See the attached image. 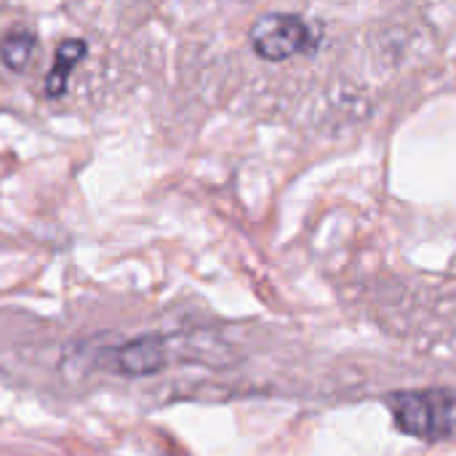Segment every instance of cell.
<instances>
[{
	"label": "cell",
	"instance_id": "7a4b0ae2",
	"mask_svg": "<svg viewBox=\"0 0 456 456\" xmlns=\"http://www.w3.org/2000/svg\"><path fill=\"white\" fill-rule=\"evenodd\" d=\"M248 40L256 56L267 61H283L302 51H310L315 35L313 27L294 13H267L254 21Z\"/></svg>",
	"mask_w": 456,
	"mask_h": 456
},
{
	"label": "cell",
	"instance_id": "6da1fadb",
	"mask_svg": "<svg viewBox=\"0 0 456 456\" xmlns=\"http://www.w3.org/2000/svg\"><path fill=\"white\" fill-rule=\"evenodd\" d=\"M390 414L401 433L422 441L456 438V390H401L387 398Z\"/></svg>",
	"mask_w": 456,
	"mask_h": 456
},
{
	"label": "cell",
	"instance_id": "3957f363",
	"mask_svg": "<svg viewBox=\"0 0 456 456\" xmlns=\"http://www.w3.org/2000/svg\"><path fill=\"white\" fill-rule=\"evenodd\" d=\"M104 366L126 377H150L168 366V347L160 337H139L102 355Z\"/></svg>",
	"mask_w": 456,
	"mask_h": 456
},
{
	"label": "cell",
	"instance_id": "5b68a950",
	"mask_svg": "<svg viewBox=\"0 0 456 456\" xmlns=\"http://www.w3.org/2000/svg\"><path fill=\"white\" fill-rule=\"evenodd\" d=\"M32 51H35V35L27 32V29H16V32L5 35L3 43H0V56H3L5 67L13 69V72L27 67Z\"/></svg>",
	"mask_w": 456,
	"mask_h": 456
},
{
	"label": "cell",
	"instance_id": "277c9868",
	"mask_svg": "<svg viewBox=\"0 0 456 456\" xmlns=\"http://www.w3.org/2000/svg\"><path fill=\"white\" fill-rule=\"evenodd\" d=\"M86 51H88V43H86V40H77V37L64 40V43L56 48L53 67H51V72H48V77H45V94H48L51 99H56V96H61V94L67 91L69 72H72L75 64L86 56Z\"/></svg>",
	"mask_w": 456,
	"mask_h": 456
}]
</instances>
